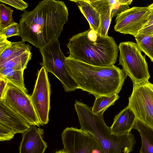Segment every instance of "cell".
Returning <instances> with one entry per match:
<instances>
[{
    "label": "cell",
    "mask_w": 153,
    "mask_h": 153,
    "mask_svg": "<svg viewBox=\"0 0 153 153\" xmlns=\"http://www.w3.org/2000/svg\"><path fill=\"white\" fill-rule=\"evenodd\" d=\"M8 81L3 77L0 76V99L3 94L7 85Z\"/></svg>",
    "instance_id": "4dcf8cb0"
},
{
    "label": "cell",
    "mask_w": 153,
    "mask_h": 153,
    "mask_svg": "<svg viewBox=\"0 0 153 153\" xmlns=\"http://www.w3.org/2000/svg\"><path fill=\"white\" fill-rule=\"evenodd\" d=\"M51 86L48 72L42 66L38 71L33 91L30 98L38 119L42 124L49 121L50 109Z\"/></svg>",
    "instance_id": "30bf717a"
},
{
    "label": "cell",
    "mask_w": 153,
    "mask_h": 153,
    "mask_svg": "<svg viewBox=\"0 0 153 153\" xmlns=\"http://www.w3.org/2000/svg\"><path fill=\"white\" fill-rule=\"evenodd\" d=\"M69 58L91 65L108 67L117 61L119 51L114 39L90 28L69 39Z\"/></svg>",
    "instance_id": "3957f363"
},
{
    "label": "cell",
    "mask_w": 153,
    "mask_h": 153,
    "mask_svg": "<svg viewBox=\"0 0 153 153\" xmlns=\"http://www.w3.org/2000/svg\"><path fill=\"white\" fill-rule=\"evenodd\" d=\"M133 129L139 132L141 139L140 153H153V130L137 119Z\"/></svg>",
    "instance_id": "2e32d148"
},
{
    "label": "cell",
    "mask_w": 153,
    "mask_h": 153,
    "mask_svg": "<svg viewBox=\"0 0 153 153\" xmlns=\"http://www.w3.org/2000/svg\"><path fill=\"white\" fill-rule=\"evenodd\" d=\"M24 71L14 68L0 69V76L27 93L28 91L24 82Z\"/></svg>",
    "instance_id": "ac0fdd59"
},
{
    "label": "cell",
    "mask_w": 153,
    "mask_h": 153,
    "mask_svg": "<svg viewBox=\"0 0 153 153\" xmlns=\"http://www.w3.org/2000/svg\"><path fill=\"white\" fill-rule=\"evenodd\" d=\"M78 6L81 13L88 21L90 28L99 34L100 24V13L88 0H70Z\"/></svg>",
    "instance_id": "9a60e30c"
},
{
    "label": "cell",
    "mask_w": 153,
    "mask_h": 153,
    "mask_svg": "<svg viewBox=\"0 0 153 153\" xmlns=\"http://www.w3.org/2000/svg\"><path fill=\"white\" fill-rule=\"evenodd\" d=\"M100 13L111 8L118 0H88Z\"/></svg>",
    "instance_id": "d4e9b609"
},
{
    "label": "cell",
    "mask_w": 153,
    "mask_h": 153,
    "mask_svg": "<svg viewBox=\"0 0 153 153\" xmlns=\"http://www.w3.org/2000/svg\"><path fill=\"white\" fill-rule=\"evenodd\" d=\"M119 65L129 76L133 83H138L149 81L150 76L145 55H142L137 44L133 42L120 43Z\"/></svg>",
    "instance_id": "8992f818"
},
{
    "label": "cell",
    "mask_w": 153,
    "mask_h": 153,
    "mask_svg": "<svg viewBox=\"0 0 153 153\" xmlns=\"http://www.w3.org/2000/svg\"><path fill=\"white\" fill-rule=\"evenodd\" d=\"M14 134L8 129L0 126V141L9 140L12 139Z\"/></svg>",
    "instance_id": "83f0119b"
},
{
    "label": "cell",
    "mask_w": 153,
    "mask_h": 153,
    "mask_svg": "<svg viewBox=\"0 0 153 153\" xmlns=\"http://www.w3.org/2000/svg\"><path fill=\"white\" fill-rule=\"evenodd\" d=\"M0 100L21 116L30 126H39L42 125L32 102L30 95L8 82Z\"/></svg>",
    "instance_id": "ba28073f"
},
{
    "label": "cell",
    "mask_w": 153,
    "mask_h": 153,
    "mask_svg": "<svg viewBox=\"0 0 153 153\" xmlns=\"http://www.w3.org/2000/svg\"><path fill=\"white\" fill-rule=\"evenodd\" d=\"M137 120L134 114L128 105L115 116L110 127L111 132L120 135L131 132Z\"/></svg>",
    "instance_id": "5bb4252c"
},
{
    "label": "cell",
    "mask_w": 153,
    "mask_h": 153,
    "mask_svg": "<svg viewBox=\"0 0 153 153\" xmlns=\"http://www.w3.org/2000/svg\"><path fill=\"white\" fill-rule=\"evenodd\" d=\"M25 42L22 40L11 42L10 45L0 54V65L19 55L31 51V47Z\"/></svg>",
    "instance_id": "e0dca14e"
},
{
    "label": "cell",
    "mask_w": 153,
    "mask_h": 153,
    "mask_svg": "<svg viewBox=\"0 0 153 153\" xmlns=\"http://www.w3.org/2000/svg\"><path fill=\"white\" fill-rule=\"evenodd\" d=\"M150 12L148 6L130 8L116 16L115 31L135 37L147 22Z\"/></svg>",
    "instance_id": "8fae6325"
},
{
    "label": "cell",
    "mask_w": 153,
    "mask_h": 153,
    "mask_svg": "<svg viewBox=\"0 0 153 153\" xmlns=\"http://www.w3.org/2000/svg\"><path fill=\"white\" fill-rule=\"evenodd\" d=\"M141 34L150 36L153 35V21L146 23L138 35Z\"/></svg>",
    "instance_id": "f1b7e54d"
},
{
    "label": "cell",
    "mask_w": 153,
    "mask_h": 153,
    "mask_svg": "<svg viewBox=\"0 0 153 153\" xmlns=\"http://www.w3.org/2000/svg\"><path fill=\"white\" fill-rule=\"evenodd\" d=\"M31 51L26 52L13 57L0 65V69L14 68L24 70L31 59Z\"/></svg>",
    "instance_id": "ffe728a7"
},
{
    "label": "cell",
    "mask_w": 153,
    "mask_h": 153,
    "mask_svg": "<svg viewBox=\"0 0 153 153\" xmlns=\"http://www.w3.org/2000/svg\"><path fill=\"white\" fill-rule=\"evenodd\" d=\"M135 38L140 50L153 62V35L138 34Z\"/></svg>",
    "instance_id": "44dd1931"
},
{
    "label": "cell",
    "mask_w": 153,
    "mask_h": 153,
    "mask_svg": "<svg viewBox=\"0 0 153 153\" xmlns=\"http://www.w3.org/2000/svg\"><path fill=\"white\" fill-rule=\"evenodd\" d=\"M150 9H153V3L148 6Z\"/></svg>",
    "instance_id": "d6a6232c"
},
{
    "label": "cell",
    "mask_w": 153,
    "mask_h": 153,
    "mask_svg": "<svg viewBox=\"0 0 153 153\" xmlns=\"http://www.w3.org/2000/svg\"><path fill=\"white\" fill-rule=\"evenodd\" d=\"M11 42L4 36L0 35V54L10 45Z\"/></svg>",
    "instance_id": "f546056e"
},
{
    "label": "cell",
    "mask_w": 153,
    "mask_h": 153,
    "mask_svg": "<svg viewBox=\"0 0 153 153\" xmlns=\"http://www.w3.org/2000/svg\"><path fill=\"white\" fill-rule=\"evenodd\" d=\"M74 108L81 128L96 137L104 153H130L133 151L136 140L131 132L120 135L113 134L106 124L103 115L94 114L91 108L77 100Z\"/></svg>",
    "instance_id": "277c9868"
},
{
    "label": "cell",
    "mask_w": 153,
    "mask_h": 153,
    "mask_svg": "<svg viewBox=\"0 0 153 153\" xmlns=\"http://www.w3.org/2000/svg\"><path fill=\"white\" fill-rule=\"evenodd\" d=\"M42 56L40 64L47 72L55 76L62 83L67 92L78 89L76 83L68 74L65 68L66 57L62 52L58 39H54L39 49Z\"/></svg>",
    "instance_id": "5b68a950"
},
{
    "label": "cell",
    "mask_w": 153,
    "mask_h": 153,
    "mask_svg": "<svg viewBox=\"0 0 153 153\" xmlns=\"http://www.w3.org/2000/svg\"><path fill=\"white\" fill-rule=\"evenodd\" d=\"M61 137L63 149L68 153H104L96 137L81 128L67 127L63 130Z\"/></svg>",
    "instance_id": "9c48e42d"
},
{
    "label": "cell",
    "mask_w": 153,
    "mask_h": 153,
    "mask_svg": "<svg viewBox=\"0 0 153 153\" xmlns=\"http://www.w3.org/2000/svg\"><path fill=\"white\" fill-rule=\"evenodd\" d=\"M128 101L137 119L153 130V84L149 81L133 83Z\"/></svg>",
    "instance_id": "52a82bcc"
},
{
    "label": "cell",
    "mask_w": 153,
    "mask_h": 153,
    "mask_svg": "<svg viewBox=\"0 0 153 153\" xmlns=\"http://www.w3.org/2000/svg\"><path fill=\"white\" fill-rule=\"evenodd\" d=\"M117 94L110 96H100L95 97L91 110L93 113L103 115V113L110 106L114 105L115 102L119 98Z\"/></svg>",
    "instance_id": "d6986e66"
},
{
    "label": "cell",
    "mask_w": 153,
    "mask_h": 153,
    "mask_svg": "<svg viewBox=\"0 0 153 153\" xmlns=\"http://www.w3.org/2000/svg\"><path fill=\"white\" fill-rule=\"evenodd\" d=\"M43 129L31 126L22 134L19 153H44L48 147L43 139Z\"/></svg>",
    "instance_id": "7c38bea8"
},
{
    "label": "cell",
    "mask_w": 153,
    "mask_h": 153,
    "mask_svg": "<svg viewBox=\"0 0 153 153\" xmlns=\"http://www.w3.org/2000/svg\"><path fill=\"white\" fill-rule=\"evenodd\" d=\"M3 2L11 6L17 10H24L28 6V4L22 0H0Z\"/></svg>",
    "instance_id": "4316f807"
},
{
    "label": "cell",
    "mask_w": 153,
    "mask_h": 153,
    "mask_svg": "<svg viewBox=\"0 0 153 153\" xmlns=\"http://www.w3.org/2000/svg\"><path fill=\"white\" fill-rule=\"evenodd\" d=\"M55 153H68L63 149L56 151Z\"/></svg>",
    "instance_id": "1f68e13d"
},
{
    "label": "cell",
    "mask_w": 153,
    "mask_h": 153,
    "mask_svg": "<svg viewBox=\"0 0 153 153\" xmlns=\"http://www.w3.org/2000/svg\"><path fill=\"white\" fill-rule=\"evenodd\" d=\"M132 0H118V2L112 7L111 8V18L112 19L130 9L129 5Z\"/></svg>",
    "instance_id": "cb8c5ba5"
},
{
    "label": "cell",
    "mask_w": 153,
    "mask_h": 153,
    "mask_svg": "<svg viewBox=\"0 0 153 153\" xmlns=\"http://www.w3.org/2000/svg\"><path fill=\"white\" fill-rule=\"evenodd\" d=\"M66 71L78 88L95 97L118 94L127 75L114 65L108 67L91 65L66 57Z\"/></svg>",
    "instance_id": "7a4b0ae2"
},
{
    "label": "cell",
    "mask_w": 153,
    "mask_h": 153,
    "mask_svg": "<svg viewBox=\"0 0 153 153\" xmlns=\"http://www.w3.org/2000/svg\"><path fill=\"white\" fill-rule=\"evenodd\" d=\"M68 9L62 1L44 0L32 10L25 11L19 26L22 40L40 49L58 39L68 20Z\"/></svg>",
    "instance_id": "6da1fadb"
},
{
    "label": "cell",
    "mask_w": 153,
    "mask_h": 153,
    "mask_svg": "<svg viewBox=\"0 0 153 153\" xmlns=\"http://www.w3.org/2000/svg\"><path fill=\"white\" fill-rule=\"evenodd\" d=\"M100 13V24L99 34L103 36H107L108 32L111 21V8Z\"/></svg>",
    "instance_id": "603a6c76"
},
{
    "label": "cell",
    "mask_w": 153,
    "mask_h": 153,
    "mask_svg": "<svg viewBox=\"0 0 153 153\" xmlns=\"http://www.w3.org/2000/svg\"><path fill=\"white\" fill-rule=\"evenodd\" d=\"M13 10L2 3L0 4V29L5 28L13 23Z\"/></svg>",
    "instance_id": "7402d4cb"
},
{
    "label": "cell",
    "mask_w": 153,
    "mask_h": 153,
    "mask_svg": "<svg viewBox=\"0 0 153 153\" xmlns=\"http://www.w3.org/2000/svg\"><path fill=\"white\" fill-rule=\"evenodd\" d=\"M0 126L8 129L14 134H23L31 126L23 118L6 106L1 100Z\"/></svg>",
    "instance_id": "4fadbf2b"
},
{
    "label": "cell",
    "mask_w": 153,
    "mask_h": 153,
    "mask_svg": "<svg viewBox=\"0 0 153 153\" xmlns=\"http://www.w3.org/2000/svg\"><path fill=\"white\" fill-rule=\"evenodd\" d=\"M0 35L7 38L14 36H20L19 24L14 22L8 26L0 29Z\"/></svg>",
    "instance_id": "484cf974"
}]
</instances>
